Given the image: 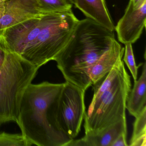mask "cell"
<instances>
[{
	"label": "cell",
	"instance_id": "5",
	"mask_svg": "<svg viewBox=\"0 0 146 146\" xmlns=\"http://www.w3.org/2000/svg\"><path fill=\"white\" fill-rule=\"evenodd\" d=\"M130 76L125 70L110 88L93 99L84 117L85 134H95L126 119V102L131 90Z\"/></svg>",
	"mask_w": 146,
	"mask_h": 146
},
{
	"label": "cell",
	"instance_id": "1",
	"mask_svg": "<svg viewBox=\"0 0 146 146\" xmlns=\"http://www.w3.org/2000/svg\"><path fill=\"white\" fill-rule=\"evenodd\" d=\"M79 20L72 9L43 13L0 31V44L40 68L54 60Z\"/></svg>",
	"mask_w": 146,
	"mask_h": 146
},
{
	"label": "cell",
	"instance_id": "14",
	"mask_svg": "<svg viewBox=\"0 0 146 146\" xmlns=\"http://www.w3.org/2000/svg\"><path fill=\"white\" fill-rule=\"evenodd\" d=\"M46 13L61 11L72 9V5L67 0H36Z\"/></svg>",
	"mask_w": 146,
	"mask_h": 146
},
{
	"label": "cell",
	"instance_id": "9",
	"mask_svg": "<svg viewBox=\"0 0 146 146\" xmlns=\"http://www.w3.org/2000/svg\"><path fill=\"white\" fill-rule=\"evenodd\" d=\"M124 48L114 39L103 55L83 72L79 88L86 90L109 73L116 64L122 60Z\"/></svg>",
	"mask_w": 146,
	"mask_h": 146
},
{
	"label": "cell",
	"instance_id": "16",
	"mask_svg": "<svg viewBox=\"0 0 146 146\" xmlns=\"http://www.w3.org/2000/svg\"><path fill=\"white\" fill-rule=\"evenodd\" d=\"M125 45V47L124 48V52L123 60L129 70L133 77L134 82H135L137 80L138 68L142 65L143 63H141L138 66H137L135 61L134 53L132 49V44L126 43Z\"/></svg>",
	"mask_w": 146,
	"mask_h": 146
},
{
	"label": "cell",
	"instance_id": "11",
	"mask_svg": "<svg viewBox=\"0 0 146 146\" xmlns=\"http://www.w3.org/2000/svg\"><path fill=\"white\" fill-rule=\"evenodd\" d=\"M75 6L87 18L114 31L115 26L105 0H76Z\"/></svg>",
	"mask_w": 146,
	"mask_h": 146
},
{
	"label": "cell",
	"instance_id": "2",
	"mask_svg": "<svg viewBox=\"0 0 146 146\" xmlns=\"http://www.w3.org/2000/svg\"><path fill=\"white\" fill-rule=\"evenodd\" d=\"M64 85L44 82L31 84L25 90L17 123L31 146H67L73 140L55 129L51 121V106Z\"/></svg>",
	"mask_w": 146,
	"mask_h": 146
},
{
	"label": "cell",
	"instance_id": "8",
	"mask_svg": "<svg viewBox=\"0 0 146 146\" xmlns=\"http://www.w3.org/2000/svg\"><path fill=\"white\" fill-rule=\"evenodd\" d=\"M146 21V3L135 7L129 1L114 29L119 41L124 44L135 42L145 29Z\"/></svg>",
	"mask_w": 146,
	"mask_h": 146
},
{
	"label": "cell",
	"instance_id": "6",
	"mask_svg": "<svg viewBox=\"0 0 146 146\" xmlns=\"http://www.w3.org/2000/svg\"><path fill=\"white\" fill-rule=\"evenodd\" d=\"M85 92L66 82L50 108L51 121L54 128L72 140L79 134L85 117Z\"/></svg>",
	"mask_w": 146,
	"mask_h": 146
},
{
	"label": "cell",
	"instance_id": "10",
	"mask_svg": "<svg viewBox=\"0 0 146 146\" xmlns=\"http://www.w3.org/2000/svg\"><path fill=\"white\" fill-rule=\"evenodd\" d=\"M123 132H127L126 119H121L98 133L85 134L81 139H73L67 146H111Z\"/></svg>",
	"mask_w": 146,
	"mask_h": 146
},
{
	"label": "cell",
	"instance_id": "18",
	"mask_svg": "<svg viewBox=\"0 0 146 146\" xmlns=\"http://www.w3.org/2000/svg\"><path fill=\"white\" fill-rule=\"evenodd\" d=\"M7 54V50L0 44V69L5 63Z\"/></svg>",
	"mask_w": 146,
	"mask_h": 146
},
{
	"label": "cell",
	"instance_id": "4",
	"mask_svg": "<svg viewBox=\"0 0 146 146\" xmlns=\"http://www.w3.org/2000/svg\"><path fill=\"white\" fill-rule=\"evenodd\" d=\"M39 69L18 54L7 51L0 69V125L11 121L17 123L23 96Z\"/></svg>",
	"mask_w": 146,
	"mask_h": 146
},
{
	"label": "cell",
	"instance_id": "20",
	"mask_svg": "<svg viewBox=\"0 0 146 146\" xmlns=\"http://www.w3.org/2000/svg\"><path fill=\"white\" fill-rule=\"evenodd\" d=\"M72 5H75L76 4V0H67Z\"/></svg>",
	"mask_w": 146,
	"mask_h": 146
},
{
	"label": "cell",
	"instance_id": "19",
	"mask_svg": "<svg viewBox=\"0 0 146 146\" xmlns=\"http://www.w3.org/2000/svg\"><path fill=\"white\" fill-rule=\"evenodd\" d=\"M130 1L132 3L135 7H138L146 3V0H130Z\"/></svg>",
	"mask_w": 146,
	"mask_h": 146
},
{
	"label": "cell",
	"instance_id": "13",
	"mask_svg": "<svg viewBox=\"0 0 146 146\" xmlns=\"http://www.w3.org/2000/svg\"><path fill=\"white\" fill-rule=\"evenodd\" d=\"M146 108L135 118L130 144L131 146H146Z\"/></svg>",
	"mask_w": 146,
	"mask_h": 146
},
{
	"label": "cell",
	"instance_id": "15",
	"mask_svg": "<svg viewBox=\"0 0 146 146\" xmlns=\"http://www.w3.org/2000/svg\"><path fill=\"white\" fill-rule=\"evenodd\" d=\"M22 134L0 133V146H31Z\"/></svg>",
	"mask_w": 146,
	"mask_h": 146
},
{
	"label": "cell",
	"instance_id": "12",
	"mask_svg": "<svg viewBox=\"0 0 146 146\" xmlns=\"http://www.w3.org/2000/svg\"><path fill=\"white\" fill-rule=\"evenodd\" d=\"M141 76L134 82L126 102V109L131 115L137 117L146 108V63H143Z\"/></svg>",
	"mask_w": 146,
	"mask_h": 146
},
{
	"label": "cell",
	"instance_id": "17",
	"mask_svg": "<svg viewBox=\"0 0 146 146\" xmlns=\"http://www.w3.org/2000/svg\"><path fill=\"white\" fill-rule=\"evenodd\" d=\"M127 132L121 134L112 144L111 146H128L127 142Z\"/></svg>",
	"mask_w": 146,
	"mask_h": 146
},
{
	"label": "cell",
	"instance_id": "7",
	"mask_svg": "<svg viewBox=\"0 0 146 146\" xmlns=\"http://www.w3.org/2000/svg\"><path fill=\"white\" fill-rule=\"evenodd\" d=\"M44 13L36 0H3L0 1V31Z\"/></svg>",
	"mask_w": 146,
	"mask_h": 146
},
{
	"label": "cell",
	"instance_id": "3",
	"mask_svg": "<svg viewBox=\"0 0 146 146\" xmlns=\"http://www.w3.org/2000/svg\"><path fill=\"white\" fill-rule=\"evenodd\" d=\"M115 39L111 31L89 18L79 20L54 61L66 81L78 87L83 72L108 50Z\"/></svg>",
	"mask_w": 146,
	"mask_h": 146
}]
</instances>
